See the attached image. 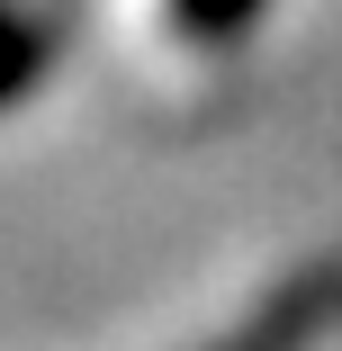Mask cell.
<instances>
[{"mask_svg":"<svg viewBox=\"0 0 342 351\" xmlns=\"http://www.w3.org/2000/svg\"><path fill=\"white\" fill-rule=\"evenodd\" d=\"M280 0H117L126 54L162 82H208L261 36V19Z\"/></svg>","mask_w":342,"mask_h":351,"instance_id":"obj_1","label":"cell"},{"mask_svg":"<svg viewBox=\"0 0 342 351\" xmlns=\"http://www.w3.org/2000/svg\"><path fill=\"white\" fill-rule=\"evenodd\" d=\"M73 0H0V108H19L63 54Z\"/></svg>","mask_w":342,"mask_h":351,"instance_id":"obj_2","label":"cell"}]
</instances>
